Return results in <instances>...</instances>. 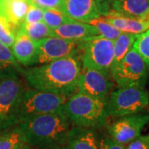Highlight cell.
Segmentation results:
<instances>
[{
    "label": "cell",
    "instance_id": "8992f818",
    "mask_svg": "<svg viewBox=\"0 0 149 149\" xmlns=\"http://www.w3.org/2000/svg\"><path fill=\"white\" fill-rule=\"evenodd\" d=\"M110 75L117 87L145 88L149 79V70L139 54L132 47L121 61L112 65Z\"/></svg>",
    "mask_w": 149,
    "mask_h": 149
},
{
    "label": "cell",
    "instance_id": "d4e9b609",
    "mask_svg": "<svg viewBox=\"0 0 149 149\" xmlns=\"http://www.w3.org/2000/svg\"><path fill=\"white\" fill-rule=\"evenodd\" d=\"M19 28L13 26L5 17L0 15V42L12 47Z\"/></svg>",
    "mask_w": 149,
    "mask_h": 149
},
{
    "label": "cell",
    "instance_id": "8fae6325",
    "mask_svg": "<svg viewBox=\"0 0 149 149\" xmlns=\"http://www.w3.org/2000/svg\"><path fill=\"white\" fill-rule=\"evenodd\" d=\"M115 83L110 73L82 67L78 81V91L107 103Z\"/></svg>",
    "mask_w": 149,
    "mask_h": 149
},
{
    "label": "cell",
    "instance_id": "ac0fdd59",
    "mask_svg": "<svg viewBox=\"0 0 149 149\" xmlns=\"http://www.w3.org/2000/svg\"><path fill=\"white\" fill-rule=\"evenodd\" d=\"M107 22L122 32L140 34L149 29V19H135L109 13L103 16Z\"/></svg>",
    "mask_w": 149,
    "mask_h": 149
},
{
    "label": "cell",
    "instance_id": "7c38bea8",
    "mask_svg": "<svg viewBox=\"0 0 149 149\" xmlns=\"http://www.w3.org/2000/svg\"><path fill=\"white\" fill-rule=\"evenodd\" d=\"M60 11L73 20L87 23L101 16L95 0H62Z\"/></svg>",
    "mask_w": 149,
    "mask_h": 149
},
{
    "label": "cell",
    "instance_id": "7402d4cb",
    "mask_svg": "<svg viewBox=\"0 0 149 149\" xmlns=\"http://www.w3.org/2000/svg\"><path fill=\"white\" fill-rule=\"evenodd\" d=\"M20 27L34 42H37L46 37H52V29L49 28L43 22L27 24L22 23Z\"/></svg>",
    "mask_w": 149,
    "mask_h": 149
},
{
    "label": "cell",
    "instance_id": "cb8c5ba5",
    "mask_svg": "<svg viewBox=\"0 0 149 149\" xmlns=\"http://www.w3.org/2000/svg\"><path fill=\"white\" fill-rule=\"evenodd\" d=\"M72 21H74V20L70 18L69 17L65 16L64 13L60 10H57V9H44L43 22L52 30H53L55 28H57L65 23H67V22Z\"/></svg>",
    "mask_w": 149,
    "mask_h": 149
},
{
    "label": "cell",
    "instance_id": "1f68e13d",
    "mask_svg": "<svg viewBox=\"0 0 149 149\" xmlns=\"http://www.w3.org/2000/svg\"><path fill=\"white\" fill-rule=\"evenodd\" d=\"M14 149H33L32 147H31L30 145L27 143H23L20 144L19 146H17V148H15Z\"/></svg>",
    "mask_w": 149,
    "mask_h": 149
},
{
    "label": "cell",
    "instance_id": "4dcf8cb0",
    "mask_svg": "<svg viewBox=\"0 0 149 149\" xmlns=\"http://www.w3.org/2000/svg\"><path fill=\"white\" fill-rule=\"evenodd\" d=\"M98 5L101 16H104L110 11V4L113 0H95Z\"/></svg>",
    "mask_w": 149,
    "mask_h": 149
},
{
    "label": "cell",
    "instance_id": "ffe728a7",
    "mask_svg": "<svg viewBox=\"0 0 149 149\" xmlns=\"http://www.w3.org/2000/svg\"><path fill=\"white\" fill-rule=\"evenodd\" d=\"M137 36L138 34L122 32L117 39L113 41V64L121 61L128 51L133 47Z\"/></svg>",
    "mask_w": 149,
    "mask_h": 149
},
{
    "label": "cell",
    "instance_id": "d6a6232c",
    "mask_svg": "<svg viewBox=\"0 0 149 149\" xmlns=\"http://www.w3.org/2000/svg\"><path fill=\"white\" fill-rule=\"evenodd\" d=\"M57 149H70V148L67 145H64V146H62V147H61V148H59Z\"/></svg>",
    "mask_w": 149,
    "mask_h": 149
},
{
    "label": "cell",
    "instance_id": "3957f363",
    "mask_svg": "<svg viewBox=\"0 0 149 149\" xmlns=\"http://www.w3.org/2000/svg\"><path fill=\"white\" fill-rule=\"evenodd\" d=\"M62 111L73 126L100 129L108 120L106 102L77 91L70 96Z\"/></svg>",
    "mask_w": 149,
    "mask_h": 149
},
{
    "label": "cell",
    "instance_id": "d6986e66",
    "mask_svg": "<svg viewBox=\"0 0 149 149\" xmlns=\"http://www.w3.org/2000/svg\"><path fill=\"white\" fill-rule=\"evenodd\" d=\"M24 68L14 57L10 47L0 42V79L13 74H22Z\"/></svg>",
    "mask_w": 149,
    "mask_h": 149
},
{
    "label": "cell",
    "instance_id": "836d02e7",
    "mask_svg": "<svg viewBox=\"0 0 149 149\" xmlns=\"http://www.w3.org/2000/svg\"></svg>",
    "mask_w": 149,
    "mask_h": 149
},
{
    "label": "cell",
    "instance_id": "5bb4252c",
    "mask_svg": "<svg viewBox=\"0 0 149 149\" xmlns=\"http://www.w3.org/2000/svg\"><path fill=\"white\" fill-rule=\"evenodd\" d=\"M100 138L97 129L72 126L68 133L66 145L70 149H99Z\"/></svg>",
    "mask_w": 149,
    "mask_h": 149
},
{
    "label": "cell",
    "instance_id": "7a4b0ae2",
    "mask_svg": "<svg viewBox=\"0 0 149 149\" xmlns=\"http://www.w3.org/2000/svg\"><path fill=\"white\" fill-rule=\"evenodd\" d=\"M26 143L33 149H57L66 145L72 127L63 111L38 115L21 122Z\"/></svg>",
    "mask_w": 149,
    "mask_h": 149
},
{
    "label": "cell",
    "instance_id": "9a60e30c",
    "mask_svg": "<svg viewBox=\"0 0 149 149\" xmlns=\"http://www.w3.org/2000/svg\"><path fill=\"white\" fill-rule=\"evenodd\" d=\"M109 13L135 19H149V0H113Z\"/></svg>",
    "mask_w": 149,
    "mask_h": 149
},
{
    "label": "cell",
    "instance_id": "9c48e42d",
    "mask_svg": "<svg viewBox=\"0 0 149 149\" xmlns=\"http://www.w3.org/2000/svg\"><path fill=\"white\" fill-rule=\"evenodd\" d=\"M83 41L48 37L37 42V53L33 65L47 64L59 59L80 56Z\"/></svg>",
    "mask_w": 149,
    "mask_h": 149
},
{
    "label": "cell",
    "instance_id": "f1b7e54d",
    "mask_svg": "<svg viewBox=\"0 0 149 149\" xmlns=\"http://www.w3.org/2000/svg\"><path fill=\"white\" fill-rule=\"evenodd\" d=\"M99 149H126V146L118 143L109 136H100Z\"/></svg>",
    "mask_w": 149,
    "mask_h": 149
},
{
    "label": "cell",
    "instance_id": "ba28073f",
    "mask_svg": "<svg viewBox=\"0 0 149 149\" xmlns=\"http://www.w3.org/2000/svg\"><path fill=\"white\" fill-rule=\"evenodd\" d=\"M113 56V41L100 35L83 40L80 55L82 67L110 73Z\"/></svg>",
    "mask_w": 149,
    "mask_h": 149
},
{
    "label": "cell",
    "instance_id": "83f0119b",
    "mask_svg": "<svg viewBox=\"0 0 149 149\" xmlns=\"http://www.w3.org/2000/svg\"><path fill=\"white\" fill-rule=\"evenodd\" d=\"M126 149H149V133L136 138L126 145Z\"/></svg>",
    "mask_w": 149,
    "mask_h": 149
},
{
    "label": "cell",
    "instance_id": "4316f807",
    "mask_svg": "<svg viewBox=\"0 0 149 149\" xmlns=\"http://www.w3.org/2000/svg\"><path fill=\"white\" fill-rule=\"evenodd\" d=\"M43 13L44 9L38 7V6L32 4L30 5L27 14L24 18L23 23H34V22H43Z\"/></svg>",
    "mask_w": 149,
    "mask_h": 149
},
{
    "label": "cell",
    "instance_id": "52a82bcc",
    "mask_svg": "<svg viewBox=\"0 0 149 149\" xmlns=\"http://www.w3.org/2000/svg\"><path fill=\"white\" fill-rule=\"evenodd\" d=\"M67 99L66 96L54 93L27 89L22 99L20 123L38 115L61 112Z\"/></svg>",
    "mask_w": 149,
    "mask_h": 149
},
{
    "label": "cell",
    "instance_id": "2e32d148",
    "mask_svg": "<svg viewBox=\"0 0 149 149\" xmlns=\"http://www.w3.org/2000/svg\"><path fill=\"white\" fill-rule=\"evenodd\" d=\"M98 35H100L99 32L91 23L74 20L52 30V37H58L75 41H83Z\"/></svg>",
    "mask_w": 149,
    "mask_h": 149
},
{
    "label": "cell",
    "instance_id": "e0dca14e",
    "mask_svg": "<svg viewBox=\"0 0 149 149\" xmlns=\"http://www.w3.org/2000/svg\"><path fill=\"white\" fill-rule=\"evenodd\" d=\"M32 0H0V15L17 28L21 27Z\"/></svg>",
    "mask_w": 149,
    "mask_h": 149
},
{
    "label": "cell",
    "instance_id": "e575fe53",
    "mask_svg": "<svg viewBox=\"0 0 149 149\" xmlns=\"http://www.w3.org/2000/svg\"><path fill=\"white\" fill-rule=\"evenodd\" d=\"M148 93H149V92H148Z\"/></svg>",
    "mask_w": 149,
    "mask_h": 149
},
{
    "label": "cell",
    "instance_id": "30bf717a",
    "mask_svg": "<svg viewBox=\"0 0 149 149\" xmlns=\"http://www.w3.org/2000/svg\"><path fill=\"white\" fill-rule=\"evenodd\" d=\"M149 123V111L118 118L105 127L109 137L118 143L127 145L141 135Z\"/></svg>",
    "mask_w": 149,
    "mask_h": 149
},
{
    "label": "cell",
    "instance_id": "f546056e",
    "mask_svg": "<svg viewBox=\"0 0 149 149\" xmlns=\"http://www.w3.org/2000/svg\"><path fill=\"white\" fill-rule=\"evenodd\" d=\"M33 4L43 9H57L60 10L62 0H32Z\"/></svg>",
    "mask_w": 149,
    "mask_h": 149
},
{
    "label": "cell",
    "instance_id": "4fadbf2b",
    "mask_svg": "<svg viewBox=\"0 0 149 149\" xmlns=\"http://www.w3.org/2000/svg\"><path fill=\"white\" fill-rule=\"evenodd\" d=\"M12 52L17 62L25 67L32 66L37 53V42H34L19 27L14 42L12 46Z\"/></svg>",
    "mask_w": 149,
    "mask_h": 149
},
{
    "label": "cell",
    "instance_id": "277c9868",
    "mask_svg": "<svg viewBox=\"0 0 149 149\" xmlns=\"http://www.w3.org/2000/svg\"><path fill=\"white\" fill-rule=\"evenodd\" d=\"M20 75L13 74L0 79V134L20 123L22 99L27 89Z\"/></svg>",
    "mask_w": 149,
    "mask_h": 149
},
{
    "label": "cell",
    "instance_id": "484cf974",
    "mask_svg": "<svg viewBox=\"0 0 149 149\" xmlns=\"http://www.w3.org/2000/svg\"><path fill=\"white\" fill-rule=\"evenodd\" d=\"M133 47L139 54L149 70V29L138 34Z\"/></svg>",
    "mask_w": 149,
    "mask_h": 149
},
{
    "label": "cell",
    "instance_id": "6da1fadb",
    "mask_svg": "<svg viewBox=\"0 0 149 149\" xmlns=\"http://www.w3.org/2000/svg\"><path fill=\"white\" fill-rule=\"evenodd\" d=\"M81 68L80 56H71L26 68L22 75L32 89L69 98L78 91Z\"/></svg>",
    "mask_w": 149,
    "mask_h": 149
},
{
    "label": "cell",
    "instance_id": "44dd1931",
    "mask_svg": "<svg viewBox=\"0 0 149 149\" xmlns=\"http://www.w3.org/2000/svg\"><path fill=\"white\" fill-rule=\"evenodd\" d=\"M23 143L25 135L18 125L0 134V149H14Z\"/></svg>",
    "mask_w": 149,
    "mask_h": 149
},
{
    "label": "cell",
    "instance_id": "603a6c76",
    "mask_svg": "<svg viewBox=\"0 0 149 149\" xmlns=\"http://www.w3.org/2000/svg\"><path fill=\"white\" fill-rule=\"evenodd\" d=\"M89 23H91V25L95 27L100 36L111 41H115L118 36L122 33L121 31H119L116 27L111 25L109 22H107L103 16L92 20Z\"/></svg>",
    "mask_w": 149,
    "mask_h": 149
},
{
    "label": "cell",
    "instance_id": "5b68a950",
    "mask_svg": "<svg viewBox=\"0 0 149 149\" xmlns=\"http://www.w3.org/2000/svg\"><path fill=\"white\" fill-rule=\"evenodd\" d=\"M148 108V91L138 86L117 87L111 91L106 103L108 116L113 118L145 112Z\"/></svg>",
    "mask_w": 149,
    "mask_h": 149
}]
</instances>
